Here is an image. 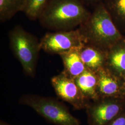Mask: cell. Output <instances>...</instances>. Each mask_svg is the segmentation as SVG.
I'll list each match as a JSON object with an SVG mask.
<instances>
[{
  "label": "cell",
  "mask_w": 125,
  "mask_h": 125,
  "mask_svg": "<svg viewBox=\"0 0 125 125\" xmlns=\"http://www.w3.org/2000/svg\"><path fill=\"white\" fill-rule=\"evenodd\" d=\"M85 44L107 52L125 37L114 22L103 2L98 3L89 18L78 28Z\"/></svg>",
  "instance_id": "1"
},
{
  "label": "cell",
  "mask_w": 125,
  "mask_h": 125,
  "mask_svg": "<svg viewBox=\"0 0 125 125\" xmlns=\"http://www.w3.org/2000/svg\"><path fill=\"white\" fill-rule=\"evenodd\" d=\"M90 14L81 0H50L40 20L50 29L69 30L81 26Z\"/></svg>",
  "instance_id": "2"
},
{
  "label": "cell",
  "mask_w": 125,
  "mask_h": 125,
  "mask_svg": "<svg viewBox=\"0 0 125 125\" xmlns=\"http://www.w3.org/2000/svg\"><path fill=\"white\" fill-rule=\"evenodd\" d=\"M10 44L25 72L33 76L36 69L40 43L31 33L21 27H15L9 33Z\"/></svg>",
  "instance_id": "3"
},
{
  "label": "cell",
  "mask_w": 125,
  "mask_h": 125,
  "mask_svg": "<svg viewBox=\"0 0 125 125\" xmlns=\"http://www.w3.org/2000/svg\"><path fill=\"white\" fill-rule=\"evenodd\" d=\"M20 103L32 108L50 122L57 125H79L67 107L57 100L33 95H24Z\"/></svg>",
  "instance_id": "4"
},
{
  "label": "cell",
  "mask_w": 125,
  "mask_h": 125,
  "mask_svg": "<svg viewBox=\"0 0 125 125\" xmlns=\"http://www.w3.org/2000/svg\"><path fill=\"white\" fill-rule=\"evenodd\" d=\"M40 43L41 50L58 55L76 48L81 47L85 44L78 28L47 33Z\"/></svg>",
  "instance_id": "5"
},
{
  "label": "cell",
  "mask_w": 125,
  "mask_h": 125,
  "mask_svg": "<svg viewBox=\"0 0 125 125\" xmlns=\"http://www.w3.org/2000/svg\"><path fill=\"white\" fill-rule=\"evenodd\" d=\"M51 83L56 94L60 98L76 108L82 107L84 96L74 78L63 72L53 76Z\"/></svg>",
  "instance_id": "6"
},
{
  "label": "cell",
  "mask_w": 125,
  "mask_h": 125,
  "mask_svg": "<svg viewBox=\"0 0 125 125\" xmlns=\"http://www.w3.org/2000/svg\"><path fill=\"white\" fill-rule=\"evenodd\" d=\"M104 67L122 79L125 76V37L119 41L107 52Z\"/></svg>",
  "instance_id": "7"
},
{
  "label": "cell",
  "mask_w": 125,
  "mask_h": 125,
  "mask_svg": "<svg viewBox=\"0 0 125 125\" xmlns=\"http://www.w3.org/2000/svg\"><path fill=\"white\" fill-rule=\"evenodd\" d=\"M97 92L104 95H113L122 89V79L113 74L104 67L96 72Z\"/></svg>",
  "instance_id": "8"
},
{
  "label": "cell",
  "mask_w": 125,
  "mask_h": 125,
  "mask_svg": "<svg viewBox=\"0 0 125 125\" xmlns=\"http://www.w3.org/2000/svg\"><path fill=\"white\" fill-rule=\"evenodd\" d=\"M80 55L86 68L93 72L105 65L107 52L94 46L84 44L81 48Z\"/></svg>",
  "instance_id": "9"
},
{
  "label": "cell",
  "mask_w": 125,
  "mask_h": 125,
  "mask_svg": "<svg viewBox=\"0 0 125 125\" xmlns=\"http://www.w3.org/2000/svg\"><path fill=\"white\" fill-rule=\"evenodd\" d=\"M81 47L73 49L59 55L64 67L63 72L74 79L86 69L81 58L80 51Z\"/></svg>",
  "instance_id": "10"
},
{
  "label": "cell",
  "mask_w": 125,
  "mask_h": 125,
  "mask_svg": "<svg viewBox=\"0 0 125 125\" xmlns=\"http://www.w3.org/2000/svg\"><path fill=\"white\" fill-rule=\"evenodd\" d=\"M120 111V107L113 103H103L94 106L90 113L94 125H104L111 121Z\"/></svg>",
  "instance_id": "11"
},
{
  "label": "cell",
  "mask_w": 125,
  "mask_h": 125,
  "mask_svg": "<svg viewBox=\"0 0 125 125\" xmlns=\"http://www.w3.org/2000/svg\"><path fill=\"white\" fill-rule=\"evenodd\" d=\"M74 79L84 96H96L97 93L98 82L96 72L86 68L84 72Z\"/></svg>",
  "instance_id": "12"
},
{
  "label": "cell",
  "mask_w": 125,
  "mask_h": 125,
  "mask_svg": "<svg viewBox=\"0 0 125 125\" xmlns=\"http://www.w3.org/2000/svg\"><path fill=\"white\" fill-rule=\"evenodd\" d=\"M103 3L118 28L125 29V0H104Z\"/></svg>",
  "instance_id": "13"
},
{
  "label": "cell",
  "mask_w": 125,
  "mask_h": 125,
  "mask_svg": "<svg viewBox=\"0 0 125 125\" xmlns=\"http://www.w3.org/2000/svg\"><path fill=\"white\" fill-rule=\"evenodd\" d=\"M49 1L48 0H24L22 12L31 20L40 19Z\"/></svg>",
  "instance_id": "14"
},
{
  "label": "cell",
  "mask_w": 125,
  "mask_h": 125,
  "mask_svg": "<svg viewBox=\"0 0 125 125\" xmlns=\"http://www.w3.org/2000/svg\"><path fill=\"white\" fill-rule=\"evenodd\" d=\"M24 0H0V20L3 22L22 11Z\"/></svg>",
  "instance_id": "15"
},
{
  "label": "cell",
  "mask_w": 125,
  "mask_h": 125,
  "mask_svg": "<svg viewBox=\"0 0 125 125\" xmlns=\"http://www.w3.org/2000/svg\"><path fill=\"white\" fill-rule=\"evenodd\" d=\"M111 125H125V117L121 116L117 118Z\"/></svg>",
  "instance_id": "16"
},
{
  "label": "cell",
  "mask_w": 125,
  "mask_h": 125,
  "mask_svg": "<svg viewBox=\"0 0 125 125\" xmlns=\"http://www.w3.org/2000/svg\"><path fill=\"white\" fill-rule=\"evenodd\" d=\"M91 2H96V3H100L101 2H103L104 0H87Z\"/></svg>",
  "instance_id": "17"
},
{
  "label": "cell",
  "mask_w": 125,
  "mask_h": 125,
  "mask_svg": "<svg viewBox=\"0 0 125 125\" xmlns=\"http://www.w3.org/2000/svg\"><path fill=\"white\" fill-rule=\"evenodd\" d=\"M122 90H125V76L122 78Z\"/></svg>",
  "instance_id": "18"
},
{
  "label": "cell",
  "mask_w": 125,
  "mask_h": 125,
  "mask_svg": "<svg viewBox=\"0 0 125 125\" xmlns=\"http://www.w3.org/2000/svg\"><path fill=\"white\" fill-rule=\"evenodd\" d=\"M0 125H10V124H8V123H5L4 122H3V121H0Z\"/></svg>",
  "instance_id": "19"
}]
</instances>
